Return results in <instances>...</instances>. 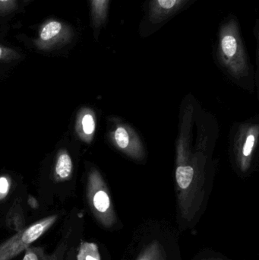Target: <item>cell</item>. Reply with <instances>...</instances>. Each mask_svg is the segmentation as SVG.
Instances as JSON below:
<instances>
[{"mask_svg": "<svg viewBox=\"0 0 259 260\" xmlns=\"http://www.w3.org/2000/svg\"><path fill=\"white\" fill-rule=\"evenodd\" d=\"M9 183L7 179L0 177V197L6 195L9 192Z\"/></svg>", "mask_w": 259, "mask_h": 260, "instance_id": "obj_13", "label": "cell"}, {"mask_svg": "<svg viewBox=\"0 0 259 260\" xmlns=\"http://www.w3.org/2000/svg\"><path fill=\"white\" fill-rule=\"evenodd\" d=\"M109 2L110 0H90L91 26L94 33H100L107 24Z\"/></svg>", "mask_w": 259, "mask_h": 260, "instance_id": "obj_3", "label": "cell"}, {"mask_svg": "<svg viewBox=\"0 0 259 260\" xmlns=\"http://www.w3.org/2000/svg\"><path fill=\"white\" fill-rule=\"evenodd\" d=\"M194 171L191 167H179L176 170V180L181 189H187L193 180Z\"/></svg>", "mask_w": 259, "mask_h": 260, "instance_id": "obj_6", "label": "cell"}, {"mask_svg": "<svg viewBox=\"0 0 259 260\" xmlns=\"http://www.w3.org/2000/svg\"><path fill=\"white\" fill-rule=\"evenodd\" d=\"M72 171V162L69 154L65 151H62L59 154L56 162L55 172L59 178L62 180L68 178Z\"/></svg>", "mask_w": 259, "mask_h": 260, "instance_id": "obj_4", "label": "cell"}, {"mask_svg": "<svg viewBox=\"0 0 259 260\" xmlns=\"http://www.w3.org/2000/svg\"><path fill=\"white\" fill-rule=\"evenodd\" d=\"M161 253L159 244L158 243H153L147 247L138 260H161Z\"/></svg>", "mask_w": 259, "mask_h": 260, "instance_id": "obj_9", "label": "cell"}, {"mask_svg": "<svg viewBox=\"0 0 259 260\" xmlns=\"http://www.w3.org/2000/svg\"><path fill=\"white\" fill-rule=\"evenodd\" d=\"M254 143H255V137H254L253 135L248 136L244 148H243V154L245 156H249L251 154Z\"/></svg>", "mask_w": 259, "mask_h": 260, "instance_id": "obj_12", "label": "cell"}, {"mask_svg": "<svg viewBox=\"0 0 259 260\" xmlns=\"http://www.w3.org/2000/svg\"><path fill=\"white\" fill-rule=\"evenodd\" d=\"M77 260H101L98 247L94 243H82L78 253Z\"/></svg>", "mask_w": 259, "mask_h": 260, "instance_id": "obj_5", "label": "cell"}, {"mask_svg": "<svg viewBox=\"0 0 259 260\" xmlns=\"http://www.w3.org/2000/svg\"><path fill=\"white\" fill-rule=\"evenodd\" d=\"M62 30V24L58 21H51L43 27L41 32V39L44 41H50L59 35Z\"/></svg>", "mask_w": 259, "mask_h": 260, "instance_id": "obj_7", "label": "cell"}, {"mask_svg": "<svg viewBox=\"0 0 259 260\" xmlns=\"http://www.w3.org/2000/svg\"><path fill=\"white\" fill-rule=\"evenodd\" d=\"M22 260H57V257L46 254L44 250L40 247H28Z\"/></svg>", "mask_w": 259, "mask_h": 260, "instance_id": "obj_8", "label": "cell"}, {"mask_svg": "<svg viewBox=\"0 0 259 260\" xmlns=\"http://www.w3.org/2000/svg\"><path fill=\"white\" fill-rule=\"evenodd\" d=\"M57 218V215L47 217L17 232L0 245V260H11L27 250L54 224Z\"/></svg>", "mask_w": 259, "mask_h": 260, "instance_id": "obj_2", "label": "cell"}, {"mask_svg": "<svg viewBox=\"0 0 259 260\" xmlns=\"http://www.w3.org/2000/svg\"><path fill=\"white\" fill-rule=\"evenodd\" d=\"M82 129L86 135H91L94 131L95 123L91 114H85L82 120Z\"/></svg>", "mask_w": 259, "mask_h": 260, "instance_id": "obj_11", "label": "cell"}, {"mask_svg": "<svg viewBox=\"0 0 259 260\" xmlns=\"http://www.w3.org/2000/svg\"><path fill=\"white\" fill-rule=\"evenodd\" d=\"M196 0H145L138 33L142 38L159 31L173 18L187 10Z\"/></svg>", "mask_w": 259, "mask_h": 260, "instance_id": "obj_1", "label": "cell"}, {"mask_svg": "<svg viewBox=\"0 0 259 260\" xmlns=\"http://www.w3.org/2000/svg\"><path fill=\"white\" fill-rule=\"evenodd\" d=\"M115 139L117 145L121 148H126L129 145V137L127 131L123 128L117 129L115 133Z\"/></svg>", "mask_w": 259, "mask_h": 260, "instance_id": "obj_10", "label": "cell"}, {"mask_svg": "<svg viewBox=\"0 0 259 260\" xmlns=\"http://www.w3.org/2000/svg\"><path fill=\"white\" fill-rule=\"evenodd\" d=\"M9 1V0H0V2H7Z\"/></svg>", "mask_w": 259, "mask_h": 260, "instance_id": "obj_15", "label": "cell"}, {"mask_svg": "<svg viewBox=\"0 0 259 260\" xmlns=\"http://www.w3.org/2000/svg\"><path fill=\"white\" fill-rule=\"evenodd\" d=\"M3 56V49L0 47V57Z\"/></svg>", "mask_w": 259, "mask_h": 260, "instance_id": "obj_14", "label": "cell"}]
</instances>
